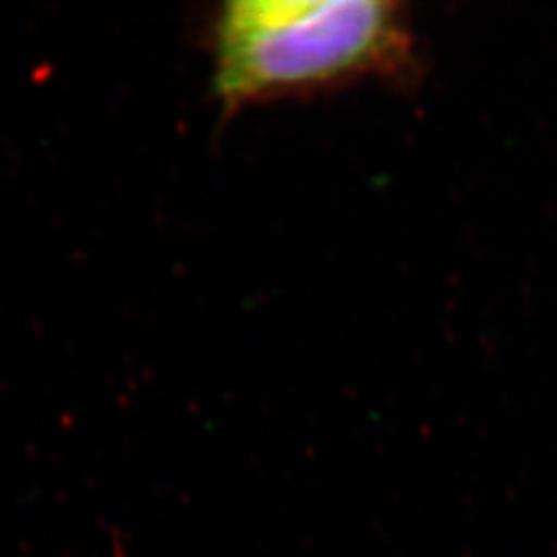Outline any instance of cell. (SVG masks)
Wrapping results in <instances>:
<instances>
[{"label": "cell", "instance_id": "1", "mask_svg": "<svg viewBox=\"0 0 557 557\" xmlns=\"http://www.w3.org/2000/svg\"><path fill=\"white\" fill-rule=\"evenodd\" d=\"M213 87L225 110L418 73L405 4L382 0H236L211 21Z\"/></svg>", "mask_w": 557, "mask_h": 557}]
</instances>
